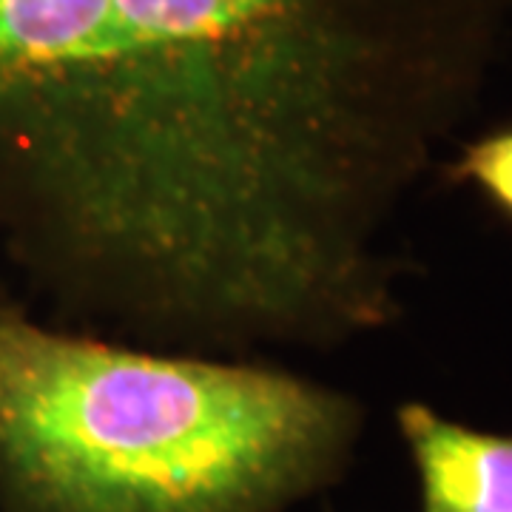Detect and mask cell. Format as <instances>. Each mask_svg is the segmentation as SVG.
<instances>
[{"label":"cell","mask_w":512,"mask_h":512,"mask_svg":"<svg viewBox=\"0 0 512 512\" xmlns=\"http://www.w3.org/2000/svg\"><path fill=\"white\" fill-rule=\"evenodd\" d=\"M359 430L348 393L282 367L0 311L9 512H282L342 473Z\"/></svg>","instance_id":"obj_1"},{"label":"cell","mask_w":512,"mask_h":512,"mask_svg":"<svg viewBox=\"0 0 512 512\" xmlns=\"http://www.w3.org/2000/svg\"><path fill=\"white\" fill-rule=\"evenodd\" d=\"M419 476L421 512H512V433L447 419L424 402L396 413Z\"/></svg>","instance_id":"obj_2"},{"label":"cell","mask_w":512,"mask_h":512,"mask_svg":"<svg viewBox=\"0 0 512 512\" xmlns=\"http://www.w3.org/2000/svg\"><path fill=\"white\" fill-rule=\"evenodd\" d=\"M450 183L476 188L484 200L512 222V123L464 143L444 168Z\"/></svg>","instance_id":"obj_3"}]
</instances>
